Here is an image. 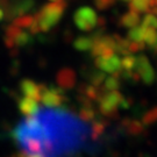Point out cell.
Instances as JSON below:
<instances>
[{
	"mask_svg": "<svg viewBox=\"0 0 157 157\" xmlns=\"http://www.w3.org/2000/svg\"><path fill=\"white\" fill-rule=\"evenodd\" d=\"M67 2H49L45 4L41 11L37 12L34 15V22L37 25L40 32H48L51 29L57 22L59 21V19L63 17L64 11L67 8Z\"/></svg>",
	"mask_w": 157,
	"mask_h": 157,
	"instance_id": "obj_1",
	"label": "cell"
},
{
	"mask_svg": "<svg viewBox=\"0 0 157 157\" xmlns=\"http://www.w3.org/2000/svg\"><path fill=\"white\" fill-rule=\"evenodd\" d=\"M124 97L119 91L105 92L99 98V112L106 118H117Z\"/></svg>",
	"mask_w": 157,
	"mask_h": 157,
	"instance_id": "obj_2",
	"label": "cell"
},
{
	"mask_svg": "<svg viewBox=\"0 0 157 157\" xmlns=\"http://www.w3.org/2000/svg\"><path fill=\"white\" fill-rule=\"evenodd\" d=\"M41 90V99L40 101L48 107H61L67 101L62 89L55 86H47L44 84H40Z\"/></svg>",
	"mask_w": 157,
	"mask_h": 157,
	"instance_id": "obj_3",
	"label": "cell"
},
{
	"mask_svg": "<svg viewBox=\"0 0 157 157\" xmlns=\"http://www.w3.org/2000/svg\"><path fill=\"white\" fill-rule=\"evenodd\" d=\"M73 20H75L76 26L80 30H83V32H91L97 26L98 17H97L95 12L91 7L84 6V7H80V8H78L76 11L75 15H73Z\"/></svg>",
	"mask_w": 157,
	"mask_h": 157,
	"instance_id": "obj_4",
	"label": "cell"
},
{
	"mask_svg": "<svg viewBox=\"0 0 157 157\" xmlns=\"http://www.w3.org/2000/svg\"><path fill=\"white\" fill-rule=\"evenodd\" d=\"M135 72L139 75L140 79L147 85H151L155 80V72L152 69L149 59L146 56L141 55L136 57V65H135Z\"/></svg>",
	"mask_w": 157,
	"mask_h": 157,
	"instance_id": "obj_5",
	"label": "cell"
},
{
	"mask_svg": "<svg viewBox=\"0 0 157 157\" xmlns=\"http://www.w3.org/2000/svg\"><path fill=\"white\" fill-rule=\"evenodd\" d=\"M35 6V0H15L14 2H10L6 10L5 17L8 20H14L19 17L26 15V13L30 12Z\"/></svg>",
	"mask_w": 157,
	"mask_h": 157,
	"instance_id": "obj_6",
	"label": "cell"
},
{
	"mask_svg": "<svg viewBox=\"0 0 157 157\" xmlns=\"http://www.w3.org/2000/svg\"><path fill=\"white\" fill-rule=\"evenodd\" d=\"M56 82L59 89L71 90L77 83V75L71 67H62L56 75Z\"/></svg>",
	"mask_w": 157,
	"mask_h": 157,
	"instance_id": "obj_7",
	"label": "cell"
},
{
	"mask_svg": "<svg viewBox=\"0 0 157 157\" xmlns=\"http://www.w3.org/2000/svg\"><path fill=\"white\" fill-rule=\"evenodd\" d=\"M95 67L102 70L104 72L111 73H119L121 72V59L118 57V55H113L108 58H95L94 61Z\"/></svg>",
	"mask_w": 157,
	"mask_h": 157,
	"instance_id": "obj_8",
	"label": "cell"
},
{
	"mask_svg": "<svg viewBox=\"0 0 157 157\" xmlns=\"http://www.w3.org/2000/svg\"><path fill=\"white\" fill-rule=\"evenodd\" d=\"M20 90L26 98H30L37 102L41 99L40 84H36L32 79H22L20 83Z\"/></svg>",
	"mask_w": 157,
	"mask_h": 157,
	"instance_id": "obj_9",
	"label": "cell"
},
{
	"mask_svg": "<svg viewBox=\"0 0 157 157\" xmlns=\"http://www.w3.org/2000/svg\"><path fill=\"white\" fill-rule=\"evenodd\" d=\"M17 107H19L20 112L22 113L23 115H26L27 118L34 117L40 111L39 102L30 99V98H26V97L17 100Z\"/></svg>",
	"mask_w": 157,
	"mask_h": 157,
	"instance_id": "obj_10",
	"label": "cell"
},
{
	"mask_svg": "<svg viewBox=\"0 0 157 157\" xmlns=\"http://www.w3.org/2000/svg\"><path fill=\"white\" fill-rule=\"evenodd\" d=\"M140 21V14H137L135 12H128V13H126L120 17L119 25L121 27H126V28H134V27H137Z\"/></svg>",
	"mask_w": 157,
	"mask_h": 157,
	"instance_id": "obj_11",
	"label": "cell"
},
{
	"mask_svg": "<svg viewBox=\"0 0 157 157\" xmlns=\"http://www.w3.org/2000/svg\"><path fill=\"white\" fill-rule=\"evenodd\" d=\"M121 76V72L114 73L112 76H108L104 80V84L101 85L102 90L105 92H112V91H118V89L120 87V82L119 78Z\"/></svg>",
	"mask_w": 157,
	"mask_h": 157,
	"instance_id": "obj_12",
	"label": "cell"
},
{
	"mask_svg": "<svg viewBox=\"0 0 157 157\" xmlns=\"http://www.w3.org/2000/svg\"><path fill=\"white\" fill-rule=\"evenodd\" d=\"M129 10L135 13H149L150 14V7L148 0H130L129 1Z\"/></svg>",
	"mask_w": 157,
	"mask_h": 157,
	"instance_id": "obj_13",
	"label": "cell"
},
{
	"mask_svg": "<svg viewBox=\"0 0 157 157\" xmlns=\"http://www.w3.org/2000/svg\"><path fill=\"white\" fill-rule=\"evenodd\" d=\"M143 43L150 48H155L157 52V30L143 27Z\"/></svg>",
	"mask_w": 157,
	"mask_h": 157,
	"instance_id": "obj_14",
	"label": "cell"
},
{
	"mask_svg": "<svg viewBox=\"0 0 157 157\" xmlns=\"http://www.w3.org/2000/svg\"><path fill=\"white\" fill-rule=\"evenodd\" d=\"M93 45V40L89 36H80L77 37L73 42L75 49L78 51H90Z\"/></svg>",
	"mask_w": 157,
	"mask_h": 157,
	"instance_id": "obj_15",
	"label": "cell"
},
{
	"mask_svg": "<svg viewBox=\"0 0 157 157\" xmlns=\"http://www.w3.org/2000/svg\"><path fill=\"white\" fill-rule=\"evenodd\" d=\"M106 128V122L105 121H101V120H94L92 121V127H91V136L93 140H98L99 136L104 134Z\"/></svg>",
	"mask_w": 157,
	"mask_h": 157,
	"instance_id": "obj_16",
	"label": "cell"
},
{
	"mask_svg": "<svg viewBox=\"0 0 157 157\" xmlns=\"http://www.w3.org/2000/svg\"><path fill=\"white\" fill-rule=\"evenodd\" d=\"M34 22V15L26 14L23 17H19L13 20V26L17 28H30V26Z\"/></svg>",
	"mask_w": 157,
	"mask_h": 157,
	"instance_id": "obj_17",
	"label": "cell"
},
{
	"mask_svg": "<svg viewBox=\"0 0 157 157\" xmlns=\"http://www.w3.org/2000/svg\"><path fill=\"white\" fill-rule=\"evenodd\" d=\"M127 40L129 42L135 43H143V27H134L130 29L127 35Z\"/></svg>",
	"mask_w": 157,
	"mask_h": 157,
	"instance_id": "obj_18",
	"label": "cell"
},
{
	"mask_svg": "<svg viewBox=\"0 0 157 157\" xmlns=\"http://www.w3.org/2000/svg\"><path fill=\"white\" fill-rule=\"evenodd\" d=\"M135 65H136V57L132 56V55H126L121 59V70L124 71V72L134 71Z\"/></svg>",
	"mask_w": 157,
	"mask_h": 157,
	"instance_id": "obj_19",
	"label": "cell"
},
{
	"mask_svg": "<svg viewBox=\"0 0 157 157\" xmlns=\"http://www.w3.org/2000/svg\"><path fill=\"white\" fill-rule=\"evenodd\" d=\"M79 117L85 122H92L95 120V111L92 106H83L80 108Z\"/></svg>",
	"mask_w": 157,
	"mask_h": 157,
	"instance_id": "obj_20",
	"label": "cell"
},
{
	"mask_svg": "<svg viewBox=\"0 0 157 157\" xmlns=\"http://www.w3.org/2000/svg\"><path fill=\"white\" fill-rule=\"evenodd\" d=\"M124 124H126V129H127V132H128L129 134H133V135H137L140 134L141 132H143V129H144V126L142 124L141 121H124Z\"/></svg>",
	"mask_w": 157,
	"mask_h": 157,
	"instance_id": "obj_21",
	"label": "cell"
},
{
	"mask_svg": "<svg viewBox=\"0 0 157 157\" xmlns=\"http://www.w3.org/2000/svg\"><path fill=\"white\" fill-rule=\"evenodd\" d=\"M157 121V107H154L151 109H149L148 112H146V114L142 118V124L143 126H150L154 122Z\"/></svg>",
	"mask_w": 157,
	"mask_h": 157,
	"instance_id": "obj_22",
	"label": "cell"
},
{
	"mask_svg": "<svg viewBox=\"0 0 157 157\" xmlns=\"http://www.w3.org/2000/svg\"><path fill=\"white\" fill-rule=\"evenodd\" d=\"M142 27L157 30V17H155V14H151V13L150 14H147L146 17H143Z\"/></svg>",
	"mask_w": 157,
	"mask_h": 157,
	"instance_id": "obj_23",
	"label": "cell"
},
{
	"mask_svg": "<svg viewBox=\"0 0 157 157\" xmlns=\"http://www.w3.org/2000/svg\"><path fill=\"white\" fill-rule=\"evenodd\" d=\"M93 2L99 11H105V10L114 5L115 0H93Z\"/></svg>",
	"mask_w": 157,
	"mask_h": 157,
	"instance_id": "obj_24",
	"label": "cell"
},
{
	"mask_svg": "<svg viewBox=\"0 0 157 157\" xmlns=\"http://www.w3.org/2000/svg\"><path fill=\"white\" fill-rule=\"evenodd\" d=\"M144 48H146V44H144V43L129 42L128 51H129V54H130V52H137V51H140V50H143Z\"/></svg>",
	"mask_w": 157,
	"mask_h": 157,
	"instance_id": "obj_25",
	"label": "cell"
},
{
	"mask_svg": "<svg viewBox=\"0 0 157 157\" xmlns=\"http://www.w3.org/2000/svg\"><path fill=\"white\" fill-rule=\"evenodd\" d=\"M17 157H42L40 155H29V154H26V152H20L17 154Z\"/></svg>",
	"mask_w": 157,
	"mask_h": 157,
	"instance_id": "obj_26",
	"label": "cell"
},
{
	"mask_svg": "<svg viewBox=\"0 0 157 157\" xmlns=\"http://www.w3.org/2000/svg\"><path fill=\"white\" fill-rule=\"evenodd\" d=\"M4 17H5V12H4L2 8H0V21H1Z\"/></svg>",
	"mask_w": 157,
	"mask_h": 157,
	"instance_id": "obj_27",
	"label": "cell"
},
{
	"mask_svg": "<svg viewBox=\"0 0 157 157\" xmlns=\"http://www.w3.org/2000/svg\"><path fill=\"white\" fill-rule=\"evenodd\" d=\"M51 2H58V4H61V2H65V0H49Z\"/></svg>",
	"mask_w": 157,
	"mask_h": 157,
	"instance_id": "obj_28",
	"label": "cell"
},
{
	"mask_svg": "<svg viewBox=\"0 0 157 157\" xmlns=\"http://www.w3.org/2000/svg\"><path fill=\"white\" fill-rule=\"evenodd\" d=\"M151 12H152V13H156V14H157V7H155V8H154ZM152 13H151V14H152Z\"/></svg>",
	"mask_w": 157,
	"mask_h": 157,
	"instance_id": "obj_29",
	"label": "cell"
},
{
	"mask_svg": "<svg viewBox=\"0 0 157 157\" xmlns=\"http://www.w3.org/2000/svg\"><path fill=\"white\" fill-rule=\"evenodd\" d=\"M124 1H130V0H124Z\"/></svg>",
	"mask_w": 157,
	"mask_h": 157,
	"instance_id": "obj_30",
	"label": "cell"
},
{
	"mask_svg": "<svg viewBox=\"0 0 157 157\" xmlns=\"http://www.w3.org/2000/svg\"><path fill=\"white\" fill-rule=\"evenodd\" d=\"M156 2H157V0H156Z\"/></svg>",
	"mask_w": 157,
	"mask_h": 157,
	"instance_id": "obj_31",
	"label": "cell"
},
{
	"mask_svg": "<svg viewBox=\"0 0 157 157\" xmlns=\"http://www.w3.org/2000/svg\"><path fill=\"white\" fill-rule=\"evenodd\" d=\"M148 1H149V0H148Z\"/></svg>",
	"mask_w": 157,
	"mask_h": 157,
	"instance_id": "obj_32",
	"label": "cell"
}]
</instances>
